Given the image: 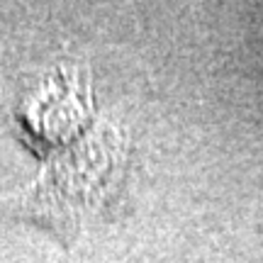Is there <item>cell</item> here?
Masks as SVG:
<instances>
[{"label":"cell","mask_w":263,"mask_h":263,"mask_svg":"<svg viewBox=\"0 0 263 263\" xmlns=\"http://www.w3.org/2000/svg\"><path fill=\"white\" fill-rule=\"evenodd\" d=\"M127 146L107 124L57 154L17 195L8 197L17 212L47 222L64 241H73L78 229L112 197L124 173Z\"/></svg>","instance_id":"1"}]
</instances>
